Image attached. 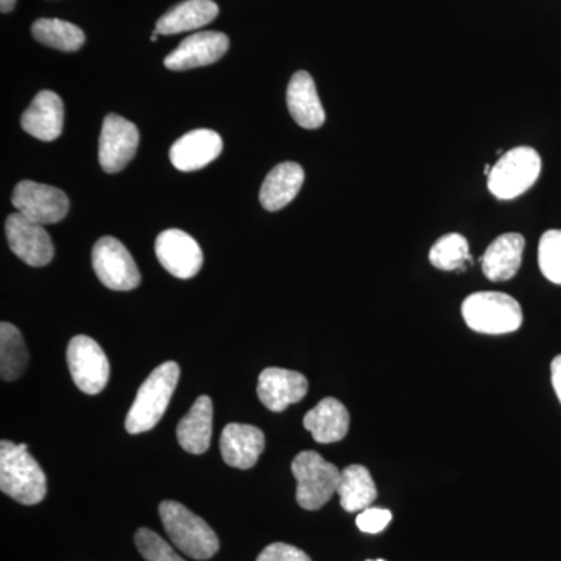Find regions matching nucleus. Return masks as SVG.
I'll use <instances>...</instances> for the list:
<instances>
[{"mask_svg": "<svg viewBox=\"0 0 561 561\" xmlns=\"http://www.w3.org/2000/svg\"><path fill=\"white\" fill-rule=\"evenodd\" d=\"M0 490L24 505L39 504L46 497V474L25 443L0 442Z\"/></svg>", "mask_w": 561, "mask_h": 561, "instance_id": "nucleus-1", "label": "nucleus"}, {"mask_svg": "<svg viewBox=\"0 0 561 561\" xmlns=\"http://www.w3.org/2000/svg\"><path fill=\"white\" fill-rule=\"evenodd\" d=\"M179 379L180 365L173 360L164 362L150 373L149 378L139 387L136 400L125 420V430L128 434L149 432L160 423L171 404Z\"/></svg>", "mask_w": 561, "mask_h": 561, "instance_id": "nucleus-2", "label": "nucleus"}, {"mask_svg": "<svg viewBox=\"0 0 561 561\" xmlns=\"http://www.w3.org/2000/svg\"><path fill=\"white\" fill-rule=\"evenodd\" d=\"M160 518L173 545L194 560H209L219 552L220 541L209 524L176 501L160 505Z\"/></svg>", "mask_w": 561, "mask_h": 561, "instance_id": "nucleus-3", "label": "nucleus"}, {"mask_svg": "<svg viewBox=\"0 0 561 561\" xmlns=\"http://www.w3.org/2000/svg\"><path fill=\"white\" fill-rule=\"evenodd\" d=\"M461 316L470 330L481 334H511L523 324L522 306L501 291H478L465 298Z\"/></svg>", "mask_w": 561, "mask_h": 561, "instance_id": "nucleus-4", "label": "nucleus"}, {"mask_svg": "<svg viewBox=\"0 0 561 561\" xmlns=\"http://www.w3.org/2000/svg\"><path fill=\"white\" fill-rule=\"evenodd\" d=\"M297 502L305 511H319L337 493L341 472L319 453L302 451L291 461Z\"/></svg>", "mask_w": 561, "mask_h": 561, "instance_id": "nucleus-5", "label": "nucleus"}, {"mask_svg": "<svg viewBox=\"0 0 561 561\" xmlns=\"http://www.w3.org/2000/svg\"><path fill=\"white\" fill-rule=\"evenodd\" d=\"M541 173V157L531 147H515L505 151L489 175V191L500 201H513L537 183Z\"/></svg>", "mask_w": 561, "mask_h": 561, "instance_id": "nucleus-6", "label": "nucleus"}, {"mask_svg": "<svg viewBox=\"0 0 561 561\" xmlns=\"http://www.w3.org/2000/svg\"><path fill=\"white\" fill-rule=\"evenodd\" d=\"M92 268L103 286L111 290H133L140 284L139 268L130 251L111 236L99 239L92 249Z\"/></svg>", "mask_w": 561, "mask_h": 561, "instance_id": "nucleus-7", "label": "nucleus"}, {"mask_svg": "<svg viewBox=\"0 0 561 561\" xmlns=\"http://www.w3.org/2000/svg\"><path fill=\"white\" fill-rule=\"evenodd\" d=\"M73 382L83 393L99 394L110 381V362L101 345L88 335H76L68 346Z\"/></svg>", "mask_w": 561, "mask_h": 561, "instance_id": "nucleus-8", "label": "nucleus"}, {"mask_svg": "<svg viewBox=\"0 0 561 561\" xmlns=\"http://www.w3.org/2000/svg\"><path fill=\"white\" fill-rule=\"evenodd\" d=\"M11 203L22 216L41 225L58 224L69 213V198L65 192L35 181H21L14 187Z\"/></svg>", "mask_w": 561, "mask_h": 561, "instance_id": "nucleus-9", "label": "nucleus"}, {"mask_svg": "<svg viewBox=\"0 0 561 561\" xmlns=\"http://www.w3.org/2000/svg\"><path fill=\"white\" fill-rule=\"evenodd\" d=\"M139 146V131L135 124L119 114H108L103 121L99 139V161L106 173H117L127 168Z\"/></svg>", "mask_w": 561, "mask_h": 561, "instance_id": "nucleus-10", "label": "nucleus"}, {"mask_svg": "<svg viewBox=\"0 0 561 561\" xmlns=\"http://www.w3.org/2000/svg\"><path fill=\"white\" fill-rule=\"evenodd\" d=\"M5 232L11 251L25 264L44 267L54 260V242L44 225L14 213L7 219Z\"/></svg>", "mask_w": 561, "mask_h": 561, "instance_id": "nucleus-11", "label": "nucleus"}, {"mask_svg": "<svg viewBox=\"0 0 561 561\" xmlns=\"http://www.w3.org/2000/svg\"><path fill=\"white\" fill-rule=\"evenodd\" d=\"M158 261L175 278H194L203 265V251L192 236L181 230L162 231L154 242Z\"/></svg>", "mask_w": 561, "mask_h": 561, "instance_id": "nucleus-12", "label": "nucleus"}, {"mask_svg": "<svg viewBox=\"0 0 561 561\" xmlns=\"http://www.w3.org/2000/svg\"><path fill=\"white\" fill-rule=\"evenodd\" d=\"M230 49V39L225 33L202 32L181 41L179 47L165 57L164 65L169 70H190L203 68L219 61Z\"/></svg>", "mask_w": 561, "mask_h": 561, "instance_id": "nucleus-13", "label": "nucleus"}, {"mask_svg": "<svg viewBox=\"0 0 561 561\" xmlns=\"http://www.w3.org/2000/svg\"><path fill=\"white\" fill-rule=\"evenodd\" d=\"M309 382L305 375L286 368H265L257 381V397L272 412H284L290 404L300 402L308 394Z\"/></svg>", "mask_w": 561, "mask_h": 561, "instance_id": "nucleus-14", "label": "nucleus"}, {"mask_svg": "<svg viewBox=\"0 0 561 561\" xmlns=\"http://www.w3.org/2000/svg\"><path fill=\"white\" fill-rule=\"evenodd\" d=\"M264 448V432L260 427L231 423L221 432L220 453L228 467L250 470L260 460Z\"/></svg>", "mask_w": 561, "mask_h": 561, "instance_id": "nucleus-15", "label": "nucleus"}, {"mask_svg": "<svg viewBox=\"0 0 561 561\" xmlns=\"http://www.w3.org/2000/svg\"><path fill=\"white\" fill-rule=\"evenodd\" d=\"M224 142L219 133L213 130H194L181 136L171 149L173 168L181 172H195L206 168L220 157Z\"/></svg>", "mask_w": 561, "mask_h": 561, "instance_id": "nucleus-16", "label": "nucleus"}, {"mask_svg": "<svg viewBox=\"0 0 561 561\" xmlns=\"http://www.w3.org/2000/svg\"><path fill=\"white\" fill-rule=\"evenodd\" d=\"M21 125L22 130L33 138L46 142L60 138L65 125V105L61 99L55 92L41 91L22 114Z\"/></svg>", "mask_w": 561, "mask_h": 561, "instance_id": "nucleus-17", "label": "nucleus"}, {"mask_svg": "<svg viewBox=\"0 0 561 561\" xmlns=\"http://www.w3.org/2000/svg\"><path fill=\"white\" fill-rule=\"evenodd\" d=\"M287 108L294 121L308 130L320 128L327 119L316 81L306 70H298L290 79L287 87Z\"/></svg>", "mask_w": 561, "mask_h": 561, "instance_id": "nucleus-18", "label": "nucleus"}, {"mask_svg": "<svg viewBox=\"0 0 561 561\" xmlns=\"http://www.w3.org/2000/svg\"><path fill=\"white\" fill-rule=\"evenodd\" d=\"M524 247L526 241L518 232H507L494 239L481 257L486 278L494 283L512 279L522 267Z\"/></svg>", "mask_w": 561, "mask_h": 561, "instance_id": "nucleus-19", "label": "nucleus"}, {"mask_svg": "<svg viewBox=\"0 0 561 561\" xmlns=\"http://www.w3.org/2000/svg\"><path fill=\"white\" fill-rule=\"evenodd\" d=\"M305 183V171L297 162H280L262 183L260 201L262 208L276 213L286 208L300 192Z\"/></svg>", "mask_w": 561, "mask_h": 561, "instance_id": "nucleus-20", "label": "nucleus"}, {"mask_svg": "<svg viewBox=\"0 0 561 561\" xmlns=\"http://www.w3.org/2000/svg\"><path fill=\"white\" fill-rule=\"evenodd\" d=\"M306 431L311 432L313 440L337 443L343 440L350 430V413L335 398H324L311 409L302 420Z\"/></svg>", "mask_w": 561, "mask_h": 561, "instance_id": "nucleus-21", "label": "nucleus"}, {"mask_svg": "<svg viewBox=\"0 0 561 561\" xmlns=\"http://www.w3.org/2000/svg\"><path fill=\"white\" fill-rule=\"evenodd\" d=\"M219 16V5L213 0H184L157 22L160 35L197 31Z\"/></svg>", "mask_w": 561, "mask_h": 561, "instance_id": "nucleus-22", "label": "nucleus"}, {"mask_svg": "<svg viewBox=\"0 0 561 561\" xmlns=\"http://www.w3.org/2000/svg\"><path fill=\"white\" fill-rule=\"evenodd\" d=\"M213 401L209 397L197 398L187 415L176 427L181 448L191 454L208 451L213 437Z\"/></svg>", "mask_w": 561, "mask_h": 561, "instance_id": "nucleus-23", "label": "nucleus"}, {"mask_svg": "<svg viewBox=\"0 0 561 561\" xmlns=\"http://www.w3.org/2000/svg\"><path fill=\"white\" fill-rule=\"evenodd\" d=\"M337 493L343 511L348 513L364 512L378 497L376 483L364 465H350L341 472Z\"/></svg>", "mask_w": 561, "mask_h": 561, "instance_id": "nucleus-24", "label": "nucleus"}, {"mask_svg": "<svg viewBox=\"0 0 561 561\" xmlns=\"http://www.w3.org/2000/svg\"><path fill=\"white\" fill-rule=\"evenodd\" d=\"M28 365V351L16 327L0 324V375L3 381H14L24 375Z\"/></svg>", "mask_w": 561, "mask_h": 561, "instance_id": "nucleus-25", "label": "nucleus"}, {"mask_svg": "<svg viewBox=\"0 0 561 561\" xmlns=\"http://www.w3.org/2000/svg\"><path fill=\"white\" fill-rule=\"evenodd\" d=\"M33 38L44 46L61 51H77L83 47L84 32L77 25L61 20H38L32 25Z\"/></svg>", "mask_w": 561, "mask_h": 561, "instance_id": "nucleus-26", "label": "nucleus"}, {"mask_svg": "<svg viewBox=\"0 0 561 561\" xmlns=\"http://www.w3.org/2000/svg\"><path fill=\"white\" fill-rule=\"evenodd\" d=\"M430 261L438 271L463 272L471 264L470 243L457 232L442 236L432 245Z\"/></svg>", "mask_w": 561, "mask_h": 561, "instance_id": "nucleus-27", "label": "nucleus"}, {"mask_svg": "<svg viewBox=\"0 0 561 561\" xmlns=\"http://www.w3.org/2000/svg\"><path fill=\"white\" fill-rule=\"evenodd\" d=\"M538 264L546 279L561 286V230H549L541 236Z\"/></svg>", "mask_w": 561, "mask_h": 561, "instance_id": "nucleus-28", "label": "nucleus"}, {"mask_svg": "<svg viewBox=\"0 0 561 561\" xmlns=\"http://www.w3.org/2000/svg\"><path fill=\"white\" fill-rule=\"evenodd\" d=\"M135 542L140 556L147 561H186L181 559L175 549H172L168 541L162 540L160 535L146 527L136 531Z\"/></svg>", "mask_w": 561, "mask_h": 561, "instance_id": "nucleus-29", "label": "nucleus"}, {"mask_svg": "<svg viewBox=\"0 0 561 561\" xmlns=\"http://www.w3.org/2000/svg\"><path fill=\"white\" fill-rule=\"evenodd\" d=\"M256 561H312L308 553L286 542H273L260 553Z\"/></svg>", "mask_w": 561, "mask_h": 561, "instance_id": "nucleus-30", "label": "nucleus"}, {"mask_svg": "<svg viewBox=\"0 0 561 561\" xmlns=\"http://www.w3.org/2000/svg\"><path fill=\"white\" fill-rule=\"evenodd\" d=\"M391 513L386 508L368 507L357 516L356 524L365 534H379L389 526Z\"/></svg>", "mask_w": 561, "mask_h": 561, "instance_id": "nucleus-31", "label": "nucleus"}, {"mask_svg": "<svg viewBox=\"0 0 561 561\" xmlns=\"http://www.w3.org/2000/svg\"><path fill=\"white\" fill-rule=\"evenodd\" d=\"M551 378L553 390H556L557 397L561 402V354L552 360L551 364Z\"/></svg>", "mask_w": 561, "mask_h": 561, "instance_id": "nucleus-32", "label": "nucleus"}, {"mask_svg": "<svg viewBox=\"0 0 561 561\" xmlns=\"http://www.w3.org/2000/svg\"><path fill=\"white\" fill-rule=\"evenodd\" d=\"M14 5H16V0H0V11L2 13H10Z\"/></svg>", "mask_w": 561, "mask_h": 561, "instance_id": "nucleus-33", "label": "nucleus"}, {"mask_svg": "<svg viewBox=\"0 0 561 561\" xmlns=\"http://www.w3.org/2000/svg\"><path fill=\"white\" fill-rule=\"evenodd\" d=\"M491 165H485V175L489 176L490 175V172H491Z\"/></svg>", "mask_w": 561, "mask_h": 561, "instance_id": "nucleus-34", "label": "nucleus"}, {"mask_svg": "<svg viewBox=\"0 0 561 561\" xmlns=\"http://www.w3.org/2000/svg\"><path fill=\"white\" fill-rule=\"evenodd\" d=\"M368 561H386V560H368Z\"/></svg>", "mask_w": 561, "mask_h": 561, "instance_id": "nucleus-35", "label": "nucleus"}]
</instances>
